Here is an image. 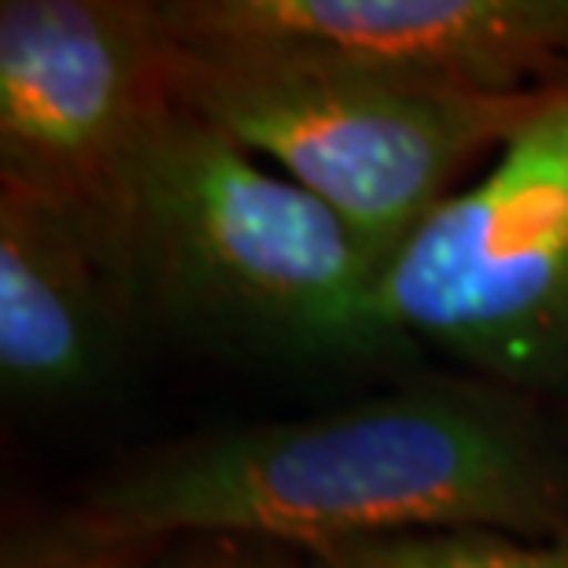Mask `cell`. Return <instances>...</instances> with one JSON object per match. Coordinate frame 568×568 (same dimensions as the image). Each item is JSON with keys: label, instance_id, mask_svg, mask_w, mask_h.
Here are the masks:
<instances>
[{"label": "cell", "instance_id": "6da1fadb", "mask_svg": "<svg viewBox=\"0 0 568 568\" xmlns=\"http://www.w3.org/2000/svg\"><path fill=\"white\" fill-rule=\"evenodd\" d=\"M406 531L565 536L561 473L514 414L399 392L174 443L97 487L74 517L78 542L141 550L247 536L314 554Z\"/></svg>", "mask_w": 568, "mask_h": 568}, {"label": "cell", "instance_id": "7a4b0ae2", "mask_svg": "<svg viewBox=\"0 0 568 568\" xmlns=\"http://www.w3.org/2000/svg\"><path fill=\"white\" fill-rule=\"evenodd\" d=\"M203 325L300 351L384 344V266L339 214L174 100L144 144L122 255Z\"/></svg>", "mask_w": 568, "mask_h": 568}, {"label": "cell", "instance_id": "3957f363", "mask_svg": "<svg viewBox=\"0 0 568 568\" xmlns=\"http://www.w3.org/2000/svg\"><path fill=\"white\" fill-rule=\"evenodd\" d=\"M166 49L178 104L328 203L381 266L550 89L476 93L303 55L185 49L170 38Z\"/></svg>", "mask_w": 568, "mask_h": 568}, {"label": "cell", "instance_id": "277c9868", "mask_svg": "<svg viewBox=\"0 0 568 568\" xmlns=\"http://www.w3.org/2000/svg\"><path fill=\"white\" fill-rule=\"evenodd\" d=\"M377 317L487 377L568 384V78L392 255Z\"/></svg>", "mask_w": 568, "mask_h": 568}, {"label": "cell", "instance_id": "5b68a950", "mask_svg": "<svg viewBox=\"0 0 568 568\" xmlns=\"http://www.w3.org/2000/svg\"><path fill=\"white\" fill-rule=\"evenodd\" d=\"M170 108L155 4H0V178L71 219L100 258L122 255L138 163Z\"/></svg>", "mask_w": 568, "mask_h": 568}, {"label": "cell", "instance_id": "8992f818", "mask_svg": "<svg viewBox=\"0 0 568 568\" xmlns=\"http://www.w3.org/2000/svg\"><path fill=\"white\" fill-rule=\"evenodd\" d=\"M174 44L347 63L476 93L568 78V0H170Z\"/></svg>", "mask_w": 568, "mask_h": 568}, {"label": "cell", "instance_id": "52a82bcc", "mask_svg": "<svg viewBox=\"0 0 568 568\" xmlns=\"http://www.w3.org/2000/svg\"><path fill=\"white\" fill-rule=\"evenodd\" d=\"M104 258L71 219L0 189V381L16 399H67L111 355Z\"/></svg>", "mask_w": 568, "mask_h": 568}, {"label": "cell", "instance_id": "ba28073f", "mask_svg": "<svg viewBox=\"0 0 568 568\" xmlns=\"http://www.w3.org/2000/svg\"><path fill=\"white\" fill-rule=\"evenodd\" d=\"M311 568H568V531L554 539H517L498 531H406L314 550Z\"/></svg>", "mask_w": 568, "mask_h": 568}, {"label": "cell", "instance_id": "9c48e42d", "mask_svg": "<svg viewBox=\"0 0 568 568\" xmlns=\"http://www.w3.org/2000/svg\"><path fill=\"white\" fill-rule=\"evenodd\" d=\"M141 547H97V542H71L55 554L52 561H41L38 568H138Z\"/></svg>", "mask_w": 568, "mask_h": 568}, {"label": "cell", "instance_id": "30bf717a", "mask_svg": "<svg viewBox=\"0 0 568 568\" xmlns=\"http://www.w3.org/2000/svg\"><path fill=\"white\" fill-rule=\"evenodd\" d=\"M207 568H263V565H255V561H214Z\"/></svg>", "mask_w": 568, "mask_h": 568}]
</instances>
